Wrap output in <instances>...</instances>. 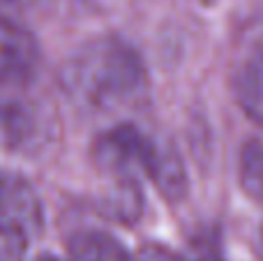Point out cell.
<instances>
[{
	"label": "cell",
	"mask_w": 263,
	"mask_h": 261,
	"mask_svg": "<svg viewBox=\"0 0 263 261\" xmlns=\"http://www.w3.org/2000/svg\"><path fill=\"white\" fill-rule=\"evenodd\" d=\"M58 79L67 100L92 116L123 114L148 97V69L141 55L118 37L88 40L69 53Z\"/></svg>",
	"instance_id": "1"
},
{
	"label": "cell",
	"mask_w": 263,
	"mask_h": 261,
	"mask_svg": "<svg viewBox=\"0 0 263 261\" xmlns=\"http://www.w3.org/2000/svg\"><path fill=\"white\" fill-rule=\"evenodd\" d=\"M95 166L114 185H139L148 178L168 201H180L187 190L182 160L173 146L153 139L132 123H120L100 134L92 143Z\"/></svg>",
	"instance_id": "2"
},
{
	"label": "cell",
	"mask_w": 263,
	"mask_h": 261,
	"mask_svg": "<svg viewBox=\"0 0 263 261\" xmlns=\"http://www.w3.org/2000/svg\"><path fill=\"white\" fill-rule=\"evenodd\" d=\"M44 229V211L23 176L0 169V238L26 248Z\"/></svg>",
	"instance_id": "3"
},
{
	"label": "cell",
	"mask_w": 263,
	"mask_h": 261,
	"mask_svg": "<svg viewBox=\"0 0 263 261\" xmlns=\"http://www.w3.org/2000/svg\"><path fill=\"white\" fill-rule=\"evenodd\" d=\"M40 46L14 16L0 14V86H21L35 77Z\"/></svg>",
	"instance_id": "4"
},
{
	"label": "cell",
	"mask_w": 263,
	"mask_h": 261,
	"mask_svg": "<svg viewBox=\"0 0 263 261\" xmlns=\"http://www.w3.org/2000/svg\"><path fill=\"white\" fill-rule=\"evenodd\" d=\"M236 97L242 111L263 127V35L242 58L236 74Z\"/></svg>",
	"instance_id": "5"
},
{
	"label": "cell",
	"mask_w": 263,
	"mask_h": 261,
	"mask_svg": "<svg viewBox=\"0 0 263 261\" xmlns=\"http://www.w3.org/2000/svg\"><path fill=\"white\" fill-rule=\"evenodd\" d=\"M40 139V120L30 106L0 100V151H23Z\"/></svg>",
	"instance_id": "6"
},
{
	"label": "cell",
	"mask_w": 263,
	"mask_h": 261,
	"mask_svg": "<svg viewBox=\"0 0 263 261\" xmlns=\"http://www.w3.org/2000/svg\"><path fill=\"white\" fill-rule=\"evenodd\" d=\"M67 261H134L116 236L100 229H83L69 238Z\"/></svg>",
	"instance_id": "7"
},
{
	"label": "cell",
	"mask_w": 263,
	"mask_h": 261,
	"mask_svg": "<svg viewBox=\"0 0 263 261\" xmlns=\"http://www.w3.org/2000/svg\"><path fill=\"white\" fill-rule=\"evenodd\" d=\"M238 178H240L242 192L252 201L263 203V141L259 139H250L240 148Z\"/></svg>",
	"instance_id": "8"
},
{
	"label": "cell",
	"mask_w": 263,
	"mask_h": 261,
	"mask_svg": "<svg viewBox=\"0 0 263 261\" xmlns=\"http://www.w3.org/2000/svg\"><path fill=\"white\" fill-rule=\"evenodd\" d=\"M49 0H0V14L7 16H16V14H28V12H37L40 7Z\"/></svg>",
	"instance_id": "9"
},
{
	"label": "cell",
	"mask_w": 263,
	"mask_h": 261,
	"mask_svg": "<svg viewBox=\"0 0 263 261\" xmlns=\"http://www.w3.org/2000/svg\"><path fill=\"white\" fill-rule=\"evenodd\" d=\"M178 261H222V259H219V254L215 252L210 245H199V248H194L190 254L178 257Z\"/></svg>",
	"instance_id": "10"
},
{
	"label": "cell",
	"mask_w": 263,
	"mask_h": 261,
	"mask_svg": "<svg viewBox=\"0 0 263 261\" xmlns=\"http://www.w3.org/2000/svg\"><path fill=\"white\" fill-rule=\"evenodd\" d=\"M32 261H63V259L53 257V254H40V257H37V259H32Z\"/></svg>",
	"instance_id": "11"
},
{
	"label": "cell",
	"mask_w": 263,
	"mask_h": 261,
	"mask_svg": "<svg viewBox=\"0 0 263 261\" xmlns=\"http://www.w3.org/2000/svg\"><path fill=\"white\" fill-rule=\"evenodd\" d=\"M259 257L263 261V227H261V231H259Z\"/></svg>",
	"instance_id": "12"
}]
</instances>
